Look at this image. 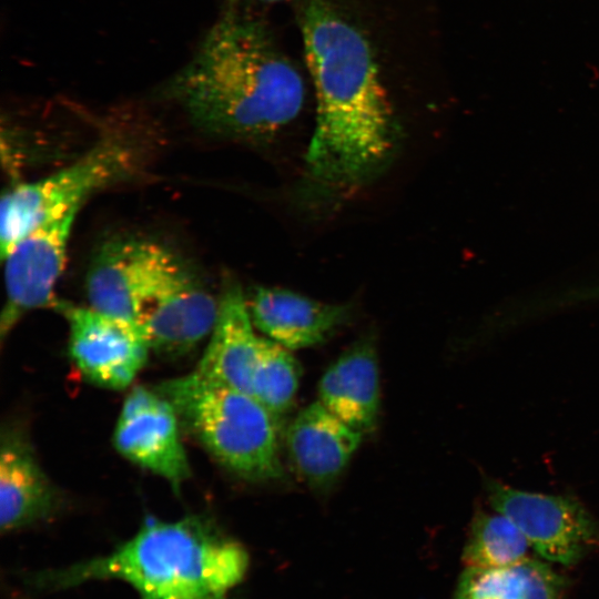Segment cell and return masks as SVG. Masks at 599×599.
<instances>
[{"mask_svg": "<svg viewBox=\"0 0 599 599\" xmlns=\"http://www.w3.org/2000/svg\"><path fill=\"white\" fill-rule=\"evenodd\" d=\"M316 122L306 153L311 190L325 197L354 191L388 160L394 125L373 51L363 33L327 0L302 16Z\"/></svg>", "mask_w": 599, "mask_h": 599, "instance_id": "cell-1", "label": "cell"}, {"mask_svg": "<svg viewBox=\"0 0 599 599\" xmlns=\"http://www.w3.org/2000/svg\"><path fill=\"white\" fill-rule=\"evenodd\" d=\"M166 92L206 132L264 140L297 116L305 87L263 24L230 12L206 32Z\"/></svg>", "mask_w": 599, "mask_h": 599, "instance_id": "cell-2", "label": "cell"}, {"mask_svg": "<svg viewBox=\"0 0 599 599\" xmlns=\"http://www.w3.org/2000/svg\"><path fill=\"white\" fill-rule=\"evenodd\" d=\"M247 565L245 549L203 519H149L112 552L30 579L51 590L116 579L133 587L141 599H226Z\"/></svg>", "mask_w": 599, "mask_h": 599, "instance_id": "cell-3", "label": "cell"}, {"mask_svg": "<svg viewBox=\"0 0 599 599\" xmlns=\"http://www.w3.org/2000/svg\"><path fill=\"white\" fill-rule=\"evenodd\" d=\"M156 390L173 405L180 424L226 469L252 481L283 476L278 425L253 395L196 370Z\"/></svg>", "mask_w": 599, "mask_h": 599, "instance_id": "cell-4", "label": "cell"}, {"mask_svg": "<svg viewBox=\"0 0 599 599\" xmlns=\"http://www.w3.org/2000/svg\"><path fill=\"white\" fill-rule=\"evenodd\" d=\"M124 142L119 138H106L70 165L9 189L1 200V257L47 219L81 207L98 190L126 177L134 169L136 158Z\"/></svg>", "mask_w": 599, "mask_h": 599, "instance_id": "cell-5", "label": "cell"}, {"mask_svg": "<svg viewBox=\"0 0 599 599\" xmlns=\"http://www.w3.org/2000/svg\"><path fill=\"white\" fill-rule=\"evenodd\" d=\"M184 266L173 252L152 241L108 242L88 272L90 306L140 323L144 311Z\"/></svg>", "mask_w": 599, "mask_h": 599, "instance_id": "cell-6", "label": "cell"}, {"mask_svg": "<svg viewBox=\"0 0 599 599\" xmlns=\"http://www.w3.org/2000/svg\"><path fill=\"white\" fill-rule=\"evenodd\" d=\"M491 508L508 517L547 561L571 566L599 545V521L576 498L485 484Z\"/></svg>", "mask_w": 599, "mask_h": 599, "instance_id": "cell-7", "label": "cell"}, {"mask_svg": "<svg viewBox=\"0 0 599 599\" xmlns=\"http://www.w3.org/2000/svg\"><path fill=\"white\" fill-rule=\"evenodd\" d=\"M79 210L72 209L47 219L23 235L2 257L6 301L0 317L1 339L28 312L58 305L54 290L65 265Z\"/></svg>", "mask_w": 599, "mask_h": 599, "instance_id": "cell-8", "label": "cell"}, {"mask_svg": "<svg viewBox=\"0 0 599 599\" xmlns=\"http://www.w3.org/2000/svg\"><path fill=\"white\" fill-rule=\"evenodd\" d=\"M69 324V352L81 374L110 389L128 387L146 363L150 343L141 323L89 307L58 303Z\"/></svg>", "mask_w": 599, "mask_h": 599, "instance_id": "cell-9", "label": "cell"}, {"mask_svg": "<svg viewBox=\"0 0 599 599\" xmlns=\"http://www.w3.org/2000/svg\"><path fill=\"white\" fill-rule=\"evenodd\" d=\"M219 309L220 301L184 266L144 311L140 323L151 349L176 358L211 335Z\"/></svg>", "mask_w": 599, "mask_h": 599, "instance_id": "cell-10", "label": "cell"}, {"mask_svg": "<svg viewBox=\"0 0 599 599\" xmlns=\"http://www.w3.org/2000/svg\"><path fill=\"white\" fill-rule=\"evenodd\" d=\"M363 437L317 400L293 419L286 432V446L301 477L321 490L339 477Z\"/></svg>", "mask_w": 599, "mask_h": 599, "instance_id": "cell-11", "label": "cell"}, {"mask_svg": "<svg viewBox=\"0 0 599 599\" xmlns=\"http://www.w3.org/2000/svg\"><path fill=\"white\" fill-rule=\"evenodd\" d=\"M180 425L173 405L156 390L145 406L119 416L114 446L126 459L179 487L190 475Z\"/></svg>", "mask_w": 599, "mask_h": 599, "instance_id": "cell-12", "label": "cell"}, {"mask_svg": "<svg viewBox=\"0 0 599 599\" xmlns=\"http://www.w3.org/2000/svg\"><path fill=\"white\" fill-rule=\"evenodd\" d=\"M248 308L255 328L291 351L322 343L351 312L347 305L318 302L276 287H258Z\"/></svg>", "mask_w": 599, "mask_h": 599, "instance_id": "cell-13", "label": "cell"}, {"mask_svg": "<svg viewBox=\"0 0 599 599\" xmlns=\"http://www.w3.org/2000/svg\"><path fill=\"white\" fill-rule=\"evenodd\" d=\"M260 339L244 293L231 284L220 298L215 326L195 370L212 382L252 395Z\"/></svg>", "mask_w": 599, "mask_h": 599, "instance_id": "cell-14", "label": "cell"}, {"mask_svg": "<svg viewBox=\"0 0 599 599\" xmlns=\"http://www.w3.org/2000/svg\"><path fill=\"white\" fill-rule=\"evenodd\" d=\"M318 402L348 426L368 435L377 426L379 368L373 338H361L325 370Z\"/></svg>", "mask_w": 599, "mask_h": 599, "instance_id": "cell-15", "label": "cell"}, {"mask_svg": "<svg viewBox=\"0 0 599 599\" xmlns=\"http://www.w3.org/2000/svg\"><path fill=\"white\" fill-rule=\"evenodd\" d=\"M57 505L55 491L30 444L7 427L0 450V526L11 532L47 519Z\"/></svg>", "mask_w": 599, "mask_h": 599, "instance_id": "cell-16", "label": "cell"}, {"mask_svg": "<svg viewBox=\"0 0 599 599\" xmlns=\"http://www.w3.org/2000/svg\"><path fill=\"white\" fill-rule=\"evenodd\" d=\"M566 579L549 564L526 557L498 567H465L451 599H564Z\"/></svg>", "mask_w": 599, "mask_h": 599, "instance_id": "cell-17", "label": "cell"}, {"mask_svg": "<svg viewBox=\"0 0 599 599\" xmlns=\"http://www.w3.org/2000/svg\"><path fill=\"white\" fill-rule=\"evenodd\" d=\"M301 373V365L291 349L267 337H261L252 379V395L273 416L277 425L295 402Z\"/></svg>", "mask_w": 599, "mask_h": 599, "instance_id": "cell-18", "label": "cell"}, {"mask_svg": "<svg viewBox=\"0 0 599 599\" xmlns=\"http://www.w3.org/2000/svg\"><path fill=\"white\" fill-rule=\"evenodd\" d=\"M528 540L506 516L484 510L471 520L461 559L465 567H498L527 557Z\"/></svg>", "mask_w": 599, "mask_h": 599, "instance_id": "cell-19", "label": "cell"}, {"mask_svg": "<svg viewBox=\"0 0 599 599\" xmlns=\"http://www.w3.org/2000/svg\"><path fill=\"white\" fill-rule=\"evenodd\" d=\"M253 1H262V2H277V1H284V0H253Z\"/></svg>", "mask_w": 599, "mask_h": 599, "instance_id": "cell-20", "label": "cell"}]
</instances>
